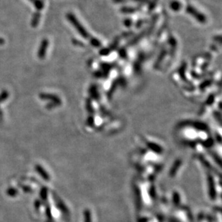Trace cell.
Listing matches in <instances>:
<instances>
[{
    "instance_id": "obj_4",
    "label": "cell",
    "mask_w": 222,
    "mask_h": 222,
    "mask_svg": "<svg viewBox=\"0 0 222 222\" xmlns=\"http://www.w3.org/2000/svg\"><path fill=\"white\" fill-rule=\"evenodd\" d=\"M34 6L38 11H40L44 7V1L43 0H34Z\"/></svg>"
},
{
    "instance_id": "obj_2",
    "label": "cell",
    "mask_w": 222,
    "mask_h": 222,
    "mask_svg": "<svg viewBox=\"0 0 222 222\" xmlns=\"http://www.w3.org/2000/svg\"><path fill=\"white\" fill-rule=\"evenodd\" d=\"M40 98L43 100H50L52 102H56L60 104H61V100L57 96L53 95L50 94H40Z\"/></svg>"
},
{
    "instance_id": "obj_3",
    "label": "cell",
    "mask_w": 222,
    "mask_h": 222,
    "mask_svg": "<svg viewBox=\"0 0 222 222\" xmlns=\"http://www.w3.org/2000/svg\"><path fill=\"white\" fill-rule=\"evenodd\" d=\"M40 17H41V14L40 13V12H38L33 14V15H32V20H31V25H32L33 28L37 27L38 25L39 24L40 20Z\"/></svg>"
},
{
    "instance_id": "obj_1",
    "label": "cell",
    "mask_w": 222,
    "mask_h": 222,
    "mask_svg": "<svg viewBox=\"0 0 222 222\" xmlns=\"http://www.w3.org/2000/svg\"><path fill=\"white\" fill-rule=\"evenodd\" d=\"M48 44L49 42L48 40V39H46V38H45V39H43V40H42L40 46L39 50H38V56L40 59L43 60L45 58V55H46L47 49H48Z\"/></svg>"
},
{
    "instance_id": "obj_5",
    "label": "cell",
    "mask_w": 222,
    "mask_h": 222,
    "mask_svg": "<svg viewBox=\"0 0 222 222\" xmlns=\"http://www.w3.org/2000/svg\"><path fill=\"white\" fill-rule=\"evenodd\" d=\"M8 96L9 94L6 92V91H4V92L2 93L1 95H0V102L6 100L7 99V97H8Z\"/></svg>"
},
{
    "instance_id": "obj_6",
    "label": "cell",
    "mask_w": 222,
    "mask_h": 222,
    "mask_svg": "<svg viewBox=\"0 0 222 222\" xmlns=\"http://www.w3.org/2000/svg\"><path fill=\"white\" fill-rule=\"evenodd\" d=\"M58 105H59V104H57V103H56V102H52V101L51 103H49L46 106V107L48 109V110H50V109H52V107L58 106Z\"/></svg>"
},
{
    "instance_id": "obj_7",
    "label": "cell",
    "mask_w": 222,
    "mask_h": 222,
    "mask_svg": "<svg viewBox=\"0 0 222 222\" xmlns=\"http://www.w3.org/2000/svg\"><path fill=\"white\" fill-rule=\"evenodd\" d=\"M3 44H4V40L0 38V45H3Z\"/></svg>"
},
{
    "instance_id": "obj_8",
    "label": "cell",
    "mask_w": 222,
    "mask_h": 222,
    "mask_svg": "<svg viewBox=\"0 0 222 222\" xmlns=\"http://www.w3.org/2000/svg\"><path fill=\"white\" fill-rule=\"evenodd\" d=\"M30 2H34V0H30Z\"/></svg>"
}]
</instances>
